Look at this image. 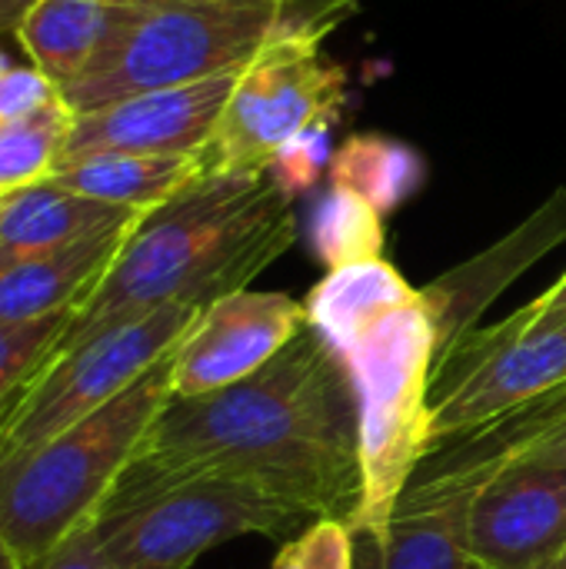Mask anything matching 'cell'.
Instances as JSON below:
<instances>
[{"label":"cell","instance_id":"obj_1","mask_svg":"<svg viewBox=\"0 0 566 569\" xmlns=\"http://www.w3.org/2000/svg\"><path fill=\"white\" fill-rule=\"evenodd\" d=\"M197 477L247 480L314 520L350 523L364 490L357 403L314 327L234 387L170 397L97 517Z\"/></svg>","mask_w":566,"mask_h":569},{"label":"cell","instance_id":"obj_2","mask_svg":"<svg viewBox=\"0 0 566 569\" xmlns=\"http://www.w3.org/2000/svg\"><path fill=\"white\" fill-rule=\"evenodd\" d=\"M304 307L344 367L357 403L364 490L350 530L380 537L430 453L437 330L424 293L384 257L327 270Z\"/></svg>","mask_w":566,"mask_h":569},{"label":"cell","instance_id":"obj_3","mask_svg":"<svg viewBox=\"0 0 566 569\" xmlns=\"http://www.w3.org/2000/svg\"><path fill=\"white\" fill-rule=\"evenodd\" d=\"M294 240V200L270 170L200 173L130 227L107 277L73 313L60 350L140 313L210 307L220 297L240 293Z\"/></svg>","mask_w":566,"mask_h":569},{"label":"cell","instance_id":"obj_4","mask_svg":"<svg viewBox=\"0 0 566 569\" xmlns=\"http://www.w3.org/2000/svg\"><path fill=\"white\" fill-rule=\"evenodd\" d=\"M350 0H133L97 60L63 90L73 113L247 67L290 37H327Z\"/></svg>","mask_w":566,"mask_h":569},{"label":"cell","instance_id":"obj_5","mask_svg":"<svg viewBox=\"0 0 566 569\" xmlns=\"http://www.w3.org/2000/svg\"><path fill=\"white\" fill-rule=\"evenodd\" d=\"M170 400V357L70 430L0 457V537L23 569H37L87 530Z\"/></svg>","mask_w":566,"mask_h":569},{"label":"cell","instance_id":"obj_6","mask_svg":"<svg viewBox=\"0 0 566 569\" xmlns=\"http://www.w3.org/2000/svg\"><path fill=\"white\" fill-rule=\"evenodd\" d=\"M310 523V513L257 483L197 477L97 517L90 530L117 569H190L237 537L294 540Z\"/></svg>","mask_w":566,"mask_h":569},{"label":"cell","instance_id":"obj_7","mask_svg":"<svg viewBox=\"0 0 566 569\" xmlns=\"http://www.w3.org/2000/svg\"><path fill=\"white\" fill-rule=\"evenodd\" d=\"M564 383L566 313L537 317L520 307L494 327L470 330L434 370L430 453Z\"/></svg>","mask_w":566,"mask_h":569},{"label":"cell","instance_id":"obj_8","mask_svg":"<svg viewBox=\"0 0 566 569\" xmlns=\"http://www.w3.org/2000/svg\"><path fill=\"white\" fill-rule=\"evenodd\" d=\"M324 37L264 47L240 73L203 150L207 173H267L277 153L314 127H330L347 100V70Z\"/></svg>","mask_w":566,"mask_h":569},{"label":"cell","instance_id":"obj_9","mask_svg":"<svg viewBox=\"0 0 566 569\" xmlns=\"http://www.w3.org/2000/svg\"><path fill=\"white\" fill-rule=\"evenodd\" d=\"M203 307H163L67 343L0 423V457L30 450L87 420L173 353Z\"/></svg>","mask_w":566,"mask_h":569},{"label":"cell","instance_id":"obj_10","mask_svg":"<svg viewBox=\"0 0 566 569\" xmlns=\"http://www.w3.org/2000/svg\"><path fill=\"white\" fill-rule=\"evenodd\" d=\"M524 467L566 470V383L554 393L434 450L404 490L397 513L470 503L500 473Z\"/></svg>","mask_w":566,"mask_h":569},{"label":"cell","instance_id":"obj_11","mask_svg":"<svg viewBox=\"0 0 566 569\" xmlns=\"http://www.w3.org/2000/svg\"><path fill=\"white\" fill-rule=\"evenodd\" d=\"M307 327V307L287 293L214 300L170 353V397H203L254 377Z\"/></svg>","mask_w":566,"mask_h":569},{"label":"cell","instance_id":"obj_12","mask_svg":"<svg viewBox=\"0 0 566 569\" xmlns=\"http://www.w3.org/2000/svg\"><path fill=\"white\" fill-rule=\"evenodd\" d=\"M240 70L183 87L133 93L87 113H73L57 163L87 153L203 157Z\"/></svg>","mask_w":566,"mask_h":569},{"label":"cell","instance_id":"obj_13","mask_svg":"<svg viewBox=\"0 0 566 569\" xmlns=\"http://www.w3.org/2000/svg\"><path fill=\"white\" fill-rule=\"evenodd\" d=\"M564 543L566 470H510L470 497L467 550L474 569H540Z\"/></svg>","mask_w":566,"mask_h":569},{"label":"cell","instance_id":"obj_14","mask_svg":"<svg viewBox=\"0 0 566 569\" xmlns=\"http://www.w3.org/2000/svg\"><path fill=\"white\" fill-rule=\"evenodd\" d=\"M560 243H566V187L554 190V197L540 210H534L517 230H510L504 240L464 260L460 267L447 270L434 283L420 287L434 330H437V363L470 330H477L484 310L514 280H520L537 260L554 253Z\"/></svg>","mask_w":566,"mask_h":569},{"label":"cell","instance_id":"obj_15","mask_svg":"<svg viewBox=\"0 0 566 569\" xmlns=\"http://www.w3.org/2000/svg\"><path fill=\"white\" fill-rule=\"evenodd\" d=\"M133 223L100 230L87 240H77L50 253L3 263L0 267V323H30V320H43L53 313H77L107 277Z\"/></svg>","mask_w":566,"mask_h":569},{"label":"cell","instance_id":"obj_16","mask_svg":"<svg viewBox=\"0 0 566 569\" xmlns=\"http://www.w3.org/2000/svg\"><path fill=\"white\" fill-rule=\"evenodd\" d=\"M140 213L80 197L53 180L33 183L0 200V267L70 247L100 230L133 223Z\"/></svg>","mask_w":566,"mask_h":569},{"label":"cell","instance_id":"obj_17","mask_svg":"<svg viewBox=\"0 0 566 569\" xmlns=\"http://www.w3.org/2000/svg\"><path fill=\"white\" fill-rule=\"evenodd\" d=\"M133 0H33L17 27L30 67L43 70L60 93L97 60L127 20Z\"/></svg>","mask_w":566,"mask_h":569},{"label":"cell","instance_id":"obj_18","mask_svg":"<svg viewBox=\"0 0 566 569\" xmlns=\"http://www.w3.org/2000/svg\"><path fill=\"white\" fill-rule=\"evenodd\" d=\"M200 173H207L200 157L87 153V157L57 163L50 180L80 197L147 213V210L167 203L170 197H177Z\"/></svg>","mask_w":566,"mask_h":569},{"label":"cell","instance_id":"obj_19","mask_svg":"<svg viewBox=\"0 0 566 569\" xmlns=\"http://www.w3.org/2000/svg\"><path fill=\"white\" fill-rule=\"evenodd\" d=\"M467 507L447 503L394 513L380 537H357V569H474L467 550Z\"/></svg>","mask_w":566,"mask_h":569},{"label":"cell","instance_id":"obj_20","mask_svg":"<svg viewBox=\"0 0 566 569\" xmlns=\"http://www.w3.org/2000/svg\"><path fill=\"white\" fill-rule=\"evenodd\" d=\"M327 177L330 187L364 197L387 217L424 187L427 163L410 143L380 133H354L334 150Z\"/></svg>","mask_w":566,"mask_h":569},{"label":"cell","instance_id":"obj_21","mask_svg":"<svg viewBox=\"0 0 566 569\" xmlns=\"http://www.w3.org/2000/svg\"><path fill=\"white\" fill-rule=\"evenodd\" d=\"M70 123L73 110L67 100H57L53 107L30 117L0 120V200L50 180Z\"/></svg>","mask_w":566,"mask_h":569},{"label":"cell","instance_id":"obj_22","mask_svg":"<svg viewBox=\"0 0 566 569\" xmlns=\"http://www.w3.org/2000/svg\"><path fill=\"white\" fill-rule=\"evenodd\" d=\"M310 243L327 270L367 263L384 257V213L374 210L364 197L330 187L317 203L310 220Z\"/></svg>","mask_w":566,"mask_h":569},{"label":"cell","instance_id":"obj_23","mask_svg":"<svg viewBox=\"0 0 566 569\" xmlns=\"http://www.w3.org/2000/svg\"><path fill=\"white\" fill-rule=\"evenodd\" d=\"M70 320L73 313H53L30 323H0V423L57 357Z\"/></svg>","mask_w":566,"mask_h":569},{"label":"cell","instance_id":"obj_24","mask_svg":"<svg viewBox=\"0 0 566 569\" xmlns=\"http://www.w3.org/2000/svg\"><path fill=\"white\" fill-rule=\"evenodd\" d=\"M270 569H357V537L347 520H314L280 547Z\"/></svg>","mask_w":566,"mask_h":569},{"label":"cell","instance_id":"obj_25","mask_svg":"<svg viewBox=\"0 0 566 569\" xmlns=\"http://www.w3.org/2000/svg\"><path fill=\"white\" fill-rule=\"evenodd\" d=\"M327 130L330 127H314V130L300 133L270 163V177L277 180V187L290 200H297L300 193H307L324 177V170H330V157L334 153L327 150Z\"/></svg>","mask_w":566,"mask_h":569},{"label":"cell","instance_id":"obj_26","mask_svg":"<svg viewBox=\"0 0 566 569\" xmlns=\"http://www.w3.org/2000/svg\"><path fill=\"white\" fill-rule=\"evenodd\" d=\"M63 100L60 87L37 67H0V120L30 117Z\"/></svg>","mask_w":566,"mask_h":569},{"label":"cell","instance_id":"obj_27","mask_svg":"<svg viewBox=\"0 0 566 569\" xmlns=\"http://www.w3.org/2000/svg\"><path fill=\"white\" fill-rule=\"evenodd\" d=\"M37 569H117L107 557H103V550L97 547V540H93V530L87 527V530H80V533H73L57 553H50L43 563Z\"/></svg>","mask_w":566,"mask_h":569},{"label":"cell","instance_id":"obj_28","mask_svg":"<svg viewBox=\"0 0 566 569\" xmlns=\"http://www.w3.org/2000/svg\"><path fill=\"white\" fill-rule=\"evenodd\" d=\"M530 313H537V317H557V313H566V273L554 283V287H547L537 300H530V303H524Z\"/></svg>","mask_w":566,"mask_h":569},{"label":"cell","instance_id":"obj_29","mask_svg":"<svg viewBox=\"0 0 566 569\" xmlns=\"http://www.w3.org/2000/svg\"><path fill=\"white\" fill-rule=\"evenodd\" d=\"M33 7V0H0V37L17 33L23 13Z\"/></svg>","mask_w":566,"mask_h":569},{"label":"cell","instance_id":"obj_30","mask_svg":"<svg viewBox=\"0 0 566 569\" xmlns=\"http://www.w3.org/2000/svg\"><path fill=\"white\" fill-rule=\"evenodd\" d=\"M0 569H23L17 563V557H13V550L3 543V537H0Z\"/></svg>","mask_w":566,"mask_h":569},{"label":"cell","instance_id":"obj_31","mask_svg":"<svg viewBox=\"0 0 566 569\" xmlns=\"http://www.w3.org/2000/svg\"><path fill=\"white\" fill-rule=\"evenodd\" d=\"M540 569H566V543H564V550H557V553H554V557H550V560H547Z\"/></svg>","mask_w":566,"mask_h":569}]
</instances>
